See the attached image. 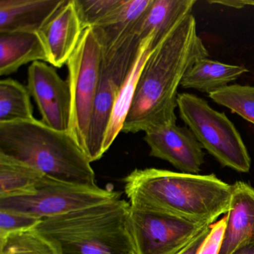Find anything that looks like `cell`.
I'll return each instance as SVG.
<instances>
[{"label": "cell", "instance_id": "1", "mask_svg": "<svg viewBox=\"0 0 254 254\" xmlns=\"http://www.w3.org/2000/svg\"><path fill=\"white\" fill-rule=\"evenodd\" d=\"M209 52L197 33L192 14L181 18L151 50L141 71L123 126L138 133L177 123L178 89L186 72Z\"/></svg>", "mask_w": 254, "mask_h": 254}, {"label": "cell", "instance_id": "2", "mask_svg": "<svg viewBox=\"0 0 254 254\" xmlns=\"http://www.w3.org/2000/svg\"><path fill=\"white\" fill-rule=\"evenodd\" d=\"M124 183L125 192L132 206L162 211L195 222L210 225L230 209L232 185L214 174L136 169L126 177Z\"/></svg>", "mask_w": 254, "mask_h": 254}, {"label": "cell", "instance_id": "3", "mask_svg": "<svg viewBox=\"0 0 254 254\" xmlns=\"http://www.w3.org/2000/svg\"><path fill=\"white\" fill-rule=\"evenodd\" d=\"M0 154L59 181L97 186L91 162L72 135L35 118L0 123Z\"/></svg>", "mask_w": 254, "mask_h": 254}, {"label": "cell", "instance_id": "4", "mask_svg": "<svg viewBox=\"0 0 254 254\" xmlns=\"http://www.w3.org/2000/svg\"><path fill=\"white\" fill-rule=\"evenodd\" d=\"M129 209L120 197L42 220L35 229L59 254H135Z\"/></svg>", "mask_w": 254, "mask_h": 254}, {"label": "cell", "instance_id": "5", "mask_svg": "<svg viewBox=\"0 0 254 254\" xmlns=\"http://www.w3.org/2000/svg\"><path fill=\"white\" fill-rule=\"evenodd\" d=\"M177 102L180 117L203 149L224 167L249 172V153L240 133L224 113L215 111L204 99L191 93H178Z\"/></svg>", "mask_w": 254, "mask_h": 254}, {"label": "cell", "instance_id": "6", "mask_svg": "<svg viewBox=\"0 0 254 254\" xmlns=\"http://www.w3.org/2000/svg\"><path fill=\"white\" fill-rule=\"evenodd\" d=\"M141 42L138 32H135L111 44L102 43L100 75L86 150L91 163L105 154L102 145L113 108L136 62Z\"/></svg>", "mask_w": 254, "mask_h": 254}, {"label": "cell", "instance_id": "7", "mask_svg": "<svg viewBox=\"0 0 254 254\" xmlns=\"http://www.w3.org/2000/svg\"><path fill=\"white\" fill-rule=\"evenodd\" d=\"M102 44L94 28L83 32L78 47L66 63L71 96L69 133L85 152L99 85Z\"/></svg>", "mask_w": 254, "mask_h": 254}, {"label": "cell", "instance_id": "8", "mask_svg": "<svg viewBox=\"0 0 254 254\" xmlns=\"http://www.w3.org/2000/svg\"><path fill=\"white\" fill-rule=\"evenodd\" d=\"M120 197V192L110 189L65 182L45 175L32 194L0 198V209L16 211L44 220Z\"/></svg>", "mask_w": 254, "mask_h": 254}, {"label": "cell", "instance_id": "9", "mask_svg": "<svg viewBox=\"0 0 254 254\" xmlns=\"http://www.w3.org/2000/svg\"><path fill=\"white\" fill-rule=\"evenodd\" d=\"M128 220L135 254H177L209 225L130 204Z\"/></svg>", "mask_w": 254, "mask_h": 254}, {"label": "cell", "instance_id": "10", "mask_svg": "<svg viewBox=\"0 0 254 254\" xmlns=\"http://www.w3.org/2000/svg\"><path fill=\"white\" fill-rule=\"evenodd\" d=\"M28 84L46 126L69 133L71 96L67 81L61 78L54 66L46 62L32 63L28 69Z\"/></svg>", "mask_w": 254, "mask_h": 254}, {"label": "cell", "instance_id": "11", "mask_svg": "<svg viewBox=\"0 0 254 254\" xmlns=\"http://www.w3.org/2000/svg\"><path fill=\"white\" fill-rule=\"evenodd\" d=\"M144 140L150 156L169 162L184 173L198 174L205 153L192 132L176 123L153 127L145 132Z\"/></svg>", "mask_w": 254, "mask_h": 254}, {"label": "cell", "instance_id": "12", "mask_svg": "<svg viewBox=\"0 0 254 254\" xmlns=\"http://www.w3.org/2000/svg\"><path fill=\"white\" fill-rule=\"evenodd\" d=\"M84 29L75 0H66L56 15L40 31L48 61L54 67L67 63L78 47Z\"/></svg>", "mask_w": 254, "mask_h": 254}, {"label": "cell", "instance_id": "13", "mask_svg": "<svg viewBox=\"0 0 254 254\" xmlns=\"http://www.w3.org/2000/svg\"><path fill=\"white\" fill-rule=\"evenodd\" d=\"M227 227L219 254H230L254 242V188L244 181L232 185Z\"/></svg>", "mask_w": 254, "mask_h": 254}, {"label": "cell", "instance_id": "14", "mask_svg": "<svg viewBox=\"0 0 254 254\" xmlns=\"http://www.w3.org/2000/svg\"><path fill=\"white\" fill-rule=\"evenodd\" d=\"M66 0H0V32H39Z\"/></svg>", "mask_w": 254, "mask_h": 254}, {"label": "cell", "instance_id": "15", "mask_svg": "<svg viewBox=\"0 0 254 254\" xmlns=\"http://www.w3.org/2000/svg\"><path fill=\"white\" fill-rule=\"evenodd\" d=\"M45 46L38 32H0V75L17 72L22 66L47 62Z\"/></svg>", "mask_w": 254, "mask_h": 254}, {"label": "cell", "instance_id": "16", "mask_svg": "<svg viewBox=\"0 0 254 254\" xmlns=\"http://www.w3.org/2000/svg\"><path fill=\"white\" fill-rule=\"evenodd\" d=\"M154 35H151L141 42L136 62L125 81L113 108L102 145L104 154L108 151L120 132L123 131V126L134 96L141 71L151 50L156 47L154 44Z\"/></svg>", "mask_w": 254, "mask_h": 254}, {"label": "cell", "instance_id": "17", "mask_svg": "<svg viewBox=\"0 0 254 254\" xmlns=\"http://www.w3.org/2000/svg\"><path fill=\"white\" fill-rule=\"evenodd\" d=\"M195 3V0H153L138 25L142 41L153 35L157 46L181 18L191 14Z\"/></svg>", "mask_w": 254, "mask_h": 254}, {"label": "cell", "instance_id": "18", "mask_svg": "<svg viewBox=\"0 0 254 254\" xmlns=\"http://www.w3.org/2000/svg\"><path fill=\"white\" fill-rule=\"evenodd\" d=\"M248 72L244 66L227 64L208 58L200 59L187 70L181 86L208 94L227 87L232 81Z\"/></svg>", "mask_w": 254, "mask_h": 254}, {"label": "cell", "instance_id": "19", "mask_svg": "<svg viewBox=\"0 0 254 254\" xmlns=\"http://www.w3.org/2000/svg\"><path fill=\"white\" fill-rule=\"evenodd\" d=\"M152 2L153 0H122L110 15L94 27L102 43L111 44L138 32V25Z\"/></svg>", "mask_w": 254, "mask_h": 254}, {"label": "cell", "instance_id": "20", "mask_svg": "<svg viewBox=\"0 0 254 254\" xmlns=\"http://www.w3.org/2000/svg\"><path fill=\"white\" fill-rule=\"evenodd\" d=\"M44 176L32 166L0 154V198L32 194Z\"/></svg>", "mask_w": 254, "mask_h": 254}, {"label": "cell", "instance_id": "21", "mask_svg": "<svg viewBox=\"0 0 254 254\" xmlns=\"http://www.w3.org/2000/svg\"><path fill=\"white\" fill-rule=\"evenodd\" d=\"M27 87L11 78L0 81V123L32 120L33 107Z\"/></svg>", "mask_w": 254, "mask_h": 254}, {"label": "cell", "instance_id": "22", "mask_svg": "<svg viewBox=\"0 0 254 254\" xmlns=\"http://www.w3.org/2000/svg\"><path fill=\"white\" fill-rule=\"evenodd\" d=\"M0 254H59L56 247L36 229L0 237Z\"/></svg>", "mask_w": 254, "mask_h": 254}, {"label": "cell", "instance_id": "23", "mask_svg": "<svg viewBox=\"0 0 254 254\" xmlns=\"http://www.w3.org/2000/svg\"><path fill=\"white\" fill-rule=\"evenodd\" d=\"M209 97L254 126V87L232 84L210 93Z\"/></svg>", "mask_w": 254, "mask_h": 254}, {"label": "cell", "instance_id": "24", "mask_svg": "<svg viewBox=\"0 0 254 254\" xmlns=\"http://www.w3.org/2000/svg\"><path fill=\"white\" fill-rule=\"evenodd\" d=\"M121 2L122 0H75L84 31L97 26Z\"/></svg>", "mask_w": 254, "mask_h": 254}, {"label": "cell", "instance_id": "25", "mask_svg": "<svg viewBox=\"0 0 254 254\" xmlns=\"http://www.w3.org/2000/svg\"><path fill=\"white\" fill-rule=\"evenodd\" d=\"M42 220L16 211L0 209V237L36 228Z\"/></svg>", "mask_w": 254, "mask_h": 254}, {"label": "cell", "instance_id": "26", "mask_svg": "<svg viewBox=\"0 0 254 254\" xmlns=\"http://www.w3.org/2000/svg\"><path fill=\"white\" fill-rule=\"evenodd\" d=\"M227 216L210 224V232L200 245L197 254H219L227 227Z\"/></svg>", "mask_w": 254, "mask_h": 254}, {"label": "cell", "instance_id": "27", "mask_svg": "<svg viewBox=\"0 0 254 254\" xmlns=\"http://www.w3.org/2000/svg\"><path fill=\"white\" fill-rule=\"evenodd\" d=\"M210 232L209 225L206 226L188 245L177 254H197L200 245Z\"/></svg>", "mask_w": 254, "mask_h": 254}, {"label": "cell", "instance_id": "28", "mask_svg": "<svg viewBox=\"0 0 254 254\" xmlns=\"http://www.w3.org/2000/svg\"><path fill=\"white\" fill-rule=\"evenodd\" d=\"M230 254H254V242L242 245L233 251Z\"/></svg>", "mask_w": 254, "mask_h": 254}, {"label": "cell", "instance_id": "29", "mask_svg": "<svg viewBox=\"0 0 254 254\" xmlns=\"http://www.w3.org/2000/svg\"><path fill=\"white\" fill-rule=\"evenodd\" d=\"M242 3L245 5V6L246 5H251V6H254V0H251V1H248V0H245V1H242Z\"/></svg>", "mask_w": 254, "mask_h": 254}]
</instances>
